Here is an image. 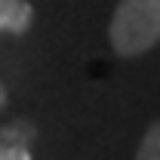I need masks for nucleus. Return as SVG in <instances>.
<instances>
[{"label":"nucleus","instance_id":"obj_1","mask_svg":"<svg viewBox=\"0 0 160 160\" xmlns=\"http://www.w3.org/2000/svg\"><path fill=\"white\" fill-rule=\"evenodd\" d=\"M108 40L120 59L154 49L160 43V0H120L108 25Z\"/></svg>","mask_w":160,"mask_h":160},{"label":"nucleus","instance_id":"obj_2","mask_svg":"<svg viewBox=\"0 0 160 160\" xmlns=\"http://www.w3.org/2000/svg\"><path fill=\"white\" fill-rule=\"evenodd\" d=\"M34 22V6L28 0H0V34H25Z\"/></svg>","mask_w":160,"mask_h":160},{"label":"nucleus","instance_id":"obj_3","mask_svg":"<svg viewBox=\"0 0 160 160\" xmlns=\"http://www.w3.org/2000/svg\"><path fill=\"white\" fill-rule=\"evenodd\" d=\"M132 160H160V117L145 129V136L139 142V151Z\"/></svg>","mask_w":160,"mask_h":160},{"label":"nucleus","instance_id":"obj_4","mask_svg":"<svg viewBox=\"0 0 160 160\" xmlns=\"http://www.w3.org/2000/svg\"><path fill=\"white\" fill-rule=\"evenodd\" d=\"M0 160H31V148L6 139V132L0 129Z\"/></svg>","mask_w":160,"mask_h":160},{"label":"nucleus","instance_id":"obj_5","mask_svg":"<svg viewBox=\"0 0 160 160\" xmlns=\"http://www.w3.org/2000/svg\"><path fill=\"white\" fill-rule=\"evenodd\" d=\"M6 99H9V96H6V89H3V86H0V108H3V105H6Z\"/></svg>","mask_w":160,"mask_h":160}]
</instances>
